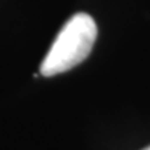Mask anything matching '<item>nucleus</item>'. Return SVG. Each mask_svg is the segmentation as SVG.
<instances>
[{
  "label": "nucleus",
  "mask_w": 150,
  "mask_h": 150,
  "mask_svg": "<svg viewBox=\"0 0 150 150\" xmlns=\"http://www.w3.org/2000/svg\"><path fill=\"white\" fill-rule=\"evenodd\" d=\"M97 35V23L89 14H74L52 42L45 60L40 64V74L43 77H54L71 71L87 58Z\"/></svg>",
  "instance_id": "nucleus-1"
},
{
  "label": "nucleus",
  "mask_w": 150,
  "mask_h": 150,
  "mask_svg": "<svg viewBox=\"0 0 150 150\" xmlns=\"http://www.w3.org/2000/svg\"><path fill=\"white\" fill-rule=\"evenodd\" d=\"M144 150H150V146H149V147H147V149H144Z\"/></svg>",
  "instance_id": "nucleus-2"
}]
</instances>
